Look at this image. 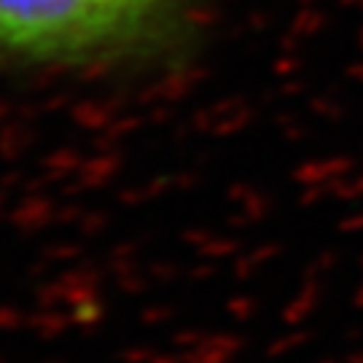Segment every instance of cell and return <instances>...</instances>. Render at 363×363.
<instances>
[{"instance_id":"6da1fadb","label":"cell","mask_w":363,"mask_h":363,"mask_svg":"<svg viewBox=\"0 0 363 363\" xmlns=\"http://www.w3.org/2000/svg\"><path fill=\"white\" fill-rule=\"evenodd\" d=\"M178 0H0V52L86 60L143 40Z\"/></svg>"}]
</instances>
